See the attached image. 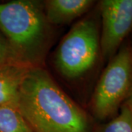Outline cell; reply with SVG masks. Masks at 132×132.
<instances>
[{
    "instance_id": "1",
    "label": "cell",
    "mask_w": 132,
    "mask_h": 132,
    "mask_svg": "<svg viewBox=\"0 0 132 132\" xmlns=\"http://www.w3.org/2000/svg\"><path fill=\"white\" fill-rule=\"evenodd\" d=\"M17 106L34 132H90L87 114L43 66L29 71Z\"/></svg>"
},
{
    "instance_id": "2",
    "label": "cell",
    "mask_w": 132,
    "mask_h": 132,
    "mask_svg": "<svg viewBox=\"0 0 132 132\" xmlns=\"http://www.w3.org/2000/svg\"><path fill=\"white\" fill-rule=\"evenodd\" d=\"M50 26L43 2L0 3V32L19 62L30 67L43 66L51 40Z\"/></svg>"
},
{
    "instance_id": "3",
    "label": "cell",
    "mask_w": 132,
    "mask_h": 132,
    "mask_svg": "<svg viewBox=\"0 0 132 132\" xmlns=\"http://www.w3.org/2000/svg\"><path fill=\"white\" fill-rule=\"evenodd\" d=\"M132 87V45L123 44L112 57L95 87L90 101L98 120L112 119L119 112Z\"/></svg>"
},
{
    "instance_id": "4",
    "label": "cell",
    "mask_w": 132,
    "mask_h": 132,
    "mask_svg": "<svg viewBox=\"0 0 132 132\" xmlns=\"http://www.w3.org/2000/svg\"><path fill=\"white\" fill-rule=\"evenodd\" d=\"M100 54L98 21L91 16L76 22L57 46L54 64L68 79L81 77L94 66Z\"/></svg>"
},
{
    "instance_id": "5",
    "label": "cell",
    "mask_w": 132,
    "mask_h": 132,
    "mask_svg": "<svg viewBox=\"0 0 132 132\" xmlns=\"http://www.w3.org/2000/svg\"><path fill=\"white\" fill-rule=\"evenodd\" d=\"M101 28L100 53L110 60L132 32V0H102L99 2Z\"/></svg>"
},
{
    "instance_id": "6",
    "label": "cell",
    "mask_w": 132,
    "mask_h": 132,
    "mask_svg": "<svg viewBox=\"0 0 132 132\" xmlns=\"http://www.w3.org/2000/svg\"><path fill=\"white\" fill-rule=\"evenodd\" d=\"M32 68L19 62L0 65V106H17L21 87Z\"/></svg>"
},
{
    "instance_id": "7",
    "label": "cell",
    "mask_w": 132,
    "mask_h": 132,
    "mask_svg": "<svg viewBox=\"0 0 132 132\" xmlns=\"http://www.w3.org/2000/svg\"><path fill=\"white\" fill-rule=\"evenodd\" d=\"M93 0H46L43 2L46 20L50 25L71 23L86 13L94 5Z\"/></svg>"
},
{
    "instance_id": "8",
    "label": "cell",
    "mask_w": 132,
    "mask_h": 132,
    "mask_svg": "<svg viewBox=\"0 0 132 132\" xmlns=\"http://www.w3.org/2000/svg\"><path fill=\"white\" fill-rule=\"evenodd\" d=\"M0 132H34L16 106H0Z\"/></svg>"
},
{
    "instance_id": "9",
    "label": "cell",
    "mask_w": 132,
    "mask_h": 132,
    "mask_svg": "<svg viewBox=\"0 0 132 132\" xmlns=\"http://www.w3.org/2000/svg\"><path fill=\"white\" fill-rule=\"evenodd\" d=\"M97 132H132V111L123 104L118 114Z\"/></svg>"
},
{
    "instance_id": "10",
    "label": "cell",
    "mask_w": 132,
    "mask_h": 132,
    "mask_svg": "<svg viewBox=\"0 0 132 132\" xmlns=\"http://www.w3.org/2000/svg\"><path fill=\"white\" fill-rule=\"evenodd\" d=\"M10 62H17L5 37L0 32V65Z\"/></svg>"
},
{
    "instance_id": "11",
    "label": "cell",
    "mask_w": 132,
    "mask_h": 132,
    "mask_svg": "<svg viewBox=\"0 0 132 132\" xmlns=\"http://www.w3.org/2000/svg\"><path fill=\"white\" fill-rule=\"evenodd\" d=\"M123 104L126 105L128 107V108L130 109L132 111V87H131V89L130 93H129L128 96L127 97L126 100L125 101V102L123 103Z\"/></svg>"
},
{
    "instance_id": "12",
    "label": "cell",
    "mask_w": 132,
    "mask_h": 132,
    "mask_svg": "<svg viewBox=\"0 0 132 132\" xmlns=\"http://www.w3.org/2000/svg\"><path fill=\"white\" fill-rule=\"evenodd\" d=\"M131 33H132V32H131ZM131 45H132V44H131Z\"/></svg>"
}]
</instances>
